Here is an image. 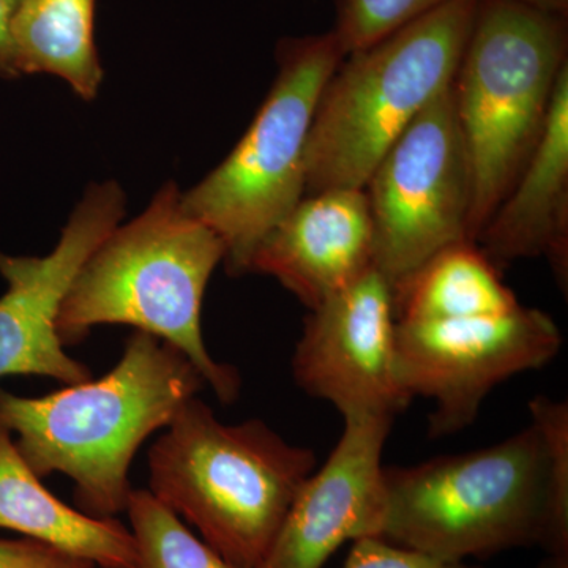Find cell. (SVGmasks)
<instances>
[{"label": "cell", "instance_id": "6da1fadb", "mask_svg": "<svg viewBox=\"0 0 568 568\" xmlns=\"http://www.w3.org/2000/svg\"><path fill=\"white\" fill-rule=\"evenodd\" d=\"M205 386L192 362L148 332L134 331L121 361L100 379L39 398L0 388V424L40 478L73 480L74 507L93 518L125 514L130 467L149 436L171 424Z\"/></svg>", "mask_w": 568, "mask_h": 568}, {"label": "cell", "instance_id": "7a4b0ae2", "mask_svg": "<svg viewBox=\"0 0 568 568\" xmlns=\"http://www.w3.org/2000/svg\"><path fill=\"white\" fill-rule=\"evenodd\" d=\"M181 197L168 182L140 216L97 246L63 298L58 334L71 346L102 324L148 332L181 351L216 398L233 405L241 375L212 357L201 332L205 287L224 260V245L183 211Z\"/></svg>", "mask_w": 568, "mask_h": 568}, {"label": "cell", "instance_id": "3957f363", "mask_svg": "<svg viewBox=\"0 0 568 568\" xmlns=\"http://www.w3.org/2000/svg\"><path fill=\"white\" fill-rule=\"evenodd\" d=\"M149 489L227 562L256 568L316 455L260 418L226 425L197 396L149 448Z\"/></svg>", "mask_w": 568, "mask_h": 568}, {"label": "cell", "instance_id": "277c9868", "mask_svg": "<svg viewBox=\"0 0 568 568\" xmlns=\"http://www.w3.org/2000/svg\"><path fill=\"white\" fill-rule=\"evenodd\" d=\"M478 0H448L364 50L325 84L305 153V196L365 190L377 163L455 80Z\"/></svg>", "mask_w": 568, "mask_h": 568}, {"label": "cell", "instance_id": "5b68a950", "mask_svg": "<svg viewBox=\"0 0 568 568\" xmlns=\"http://www.w3.org/2000/svg\"><path fill=\"white\" fill-rule=\"evenodd\" d=\"M567 50L566 17L518 0H478L454 80L474 244L536 151L568 65Z\"/></svg>", "mask_w": 568, "mask_h": 568}, {"label": "cell", "instance_id": "8992f818", "mask_svg": "<svg viewBox=\"0 0 568 568\" xmlns=\"http://www.w3.org/2000/svg\"><path fill=\"white\" fill-rule=\"evenodd\" d=\"M548 448L536 424L495 446L384 467L379 538L463 562L538 545Z\"/></svg>", "mask_w": 568, "mask_h": 568}, {"label": "cell", "instance_id": "52a82bcc", "mask_svg": "<svg viewBox=\"0 0 568 568\" xmlns=\"http://www.w3.org/2000/svg\"><path fill=\"white\" fill-rule=\"evenodd\" d=\"M334 32L284 39L278 74L244 138L182 193L183 211L219 235L231 275L248 274L261 241L305 196V153L321 93L345 59Z\"/></svg>", "mask_w": 568, "mask_h": 568}, {"label": "cell", "instance_id": "ba28073f", "mask_svg": "<svg viewBox=\"0 0 568 568\" xmlns=\"http://www.w3.org/2000/svg\"><path fill=\"white\" fill-rule=\"evenodd\" d=\"M365 193L373 264L392 290L447 246L470 242V171L454 82L388 149Z\"/></svg>", "mask_w": 568, "mask_h": 568}, {"label": "cell", "instance_id": "9c48e42d", "mask_svg": "<svg viewBox=\"0 0 568 568\" xmlns=\"http://www.w3.org/2000/svg\"><path fill=\"white\" fill-rule=\"evenodd\" d=\"M395 346L403 387L435 403L428 432L443 437L474 424L500 383L551 362L562 335L547 313L519 305L499 316L396 321Z\"/></svg>", "mask_w": 568, "mask_h": 568}, {"label": "cell", "instance_id": "30bf717a", "mask_svg": "<svg viewBox=\"0 0 568 568\" xmlns=\"http://www.w3.org/2000/svg\"><path fill=\"white\" fill-rule=\"evenodd\" d=\"M392 287L376 267L310 310L293 375L345 417L394 418L413 402L398 376Z\"/></svg>", "mask_w": 568, "mask_h": 568}, {"label": "cell", "instance_id": "8fae6325", "mask_svg": "<svg viewBox=\"0 0 568 568\" xmlns=\"http://www.w3.org/2000/svg\"><path fill=\"white\" fill-rule=\"evenodd\" d=\"M123 212L125 194L118 182L93 183L50 254L0 253V274L9 284L0 297V379L41 376L65 386L91 379V368L67 354L55 324L78 272L119 226Z\"/></svg>", "mask_w": 568, "mask_h": 568}, {"label": "cell", "instance_id": "7c38bea8", "mask_svg": "<svg viewBox=\"0 0 568 568\" xmlns=\"http://www.w3.org/2000/svg\"><path fill=\"white\" fill-rule=\"evenodd\" d=\"M392 418L345 417L331 457L298 489L256 568H323L346 541L379 537L384 466Z\"/></svg>", "mask_w": 568, "mask_h": 568}, {"label": "cell", "instance_id": "4fadbf2b", "mask_svg": "<svg viewBox=\"0 0 568 568\" xmlns=\"http://www.w3.org/2000/svg\"><path fill=\"white\" fill-rule=\"evenodd\" d=\"M373 264V224L365 190L302 197L250 261L248 274L274 276L308 310L345 290Z\"/></svg>", "mask_w": 568, "mask_h": 568}, {"label": "cell", "instance_id": "5bb4252c", "mask_svg": "<svg viewBox=\"0 0 568 568\" xmlns=\"http://www.w3.org/2000/svg\"><path fill=\"white\" fill-rule=\"evenodd\" d=\"M476 245L496 267L526 257H547L567 293L568 65L560 73L536 151Z\"/></svg>", "mask_w": 568, "mask_h": 568}, {"label": "cell", "instance_id": "9a60e30c", "mask_svg": "<svg viewBox=\"0 0 568 568\" xmlns=\"http://www.w3.org/2000/svg\"><path fill=\"white\" fill-rule=\"evenodd\" d=\"M0 529L51 545L99 568H133L132 532L118 518H93L67 506L21 457L0 424Z\"/></svg>", "mask_w": 568, "mask_h": 568}, {"label": "cell", "instance_id": "2e32d148", "mask_svg": "<svg viewBox=\"0 0 568 568\" xmlns=\"http://www.w3.org/2000/svg\"><path fill=\"white\" fill-rule=\"evenodd\" d=\"M10 43L18 77L51 74L85 102L95 99L103 81L95 0H18Z\"/></svg>", "mask_w": 568, "mask_h": 568}, {"label": "cell", "instance_id": "e0dca14e", "mask_svg": "<svg viewBox=\"0 0 568 568\" xmlns=\"http://www.w3.org/2000/svg\"><path fill=\"white\" fill-rule=\"evenodd\" d=\"M392 295L395 321L409 323L499 316L519 306L500 282L496 265L473 242H459L435 254L396 284Z\"/></svg>", "mask_w": 568, "mask_h": 568}, {"label": "cell", "instance_id": "ac0fdd59", "mask_svg": "<svg viewBox=\"0 0 568 568\" xmlns=\"http://www.w3.org/2000/svg\"><path fill=\"white\" fill-rule=\"evenodd\" d=\"M125 514L134 541L133 568H237L194 536L151 489L133 488Z\"/></svg>", "mask_w": 568, "mask_h": 568}, {"label": "cell", "instance_id": "d6986e66", "mask_svg": "<svg viewBox=\"0 0 568 568\" xmlns=\"http://www.w3.org/2000/svg\"><path fill=\"white\" fill-rule=\"evenodd\" d=\"M532 424L548 448V484L538 547L547 559L538 568H568V405L536 396L529 403Z\"/></svg>", "mask_w": 568, "mask_h": 568}, {"label": "cell", "instance_id": "ffe728a7", "mask_svg": "<svg viewBox=\"0 0 568 568\" xmlns=\"http://www.w3.org/2000/svg\"><path fill=\"white\" fill-rule=\"evenodd\" d=\"M448 0H338L334 32L345 55L364 50Z\"/></svg>", "mask_w": 568, "mask_h": 568}, {"label": "cell", "instance_id": "44dd1931", "mask_svg": "<svg viewBox=\"0 0 568 568\" xmlns=\"http://www.w3.org/2000/svg\"><path fill=\"white\" fill-rule=\"evenodd\" d=\"M353 544L343 568H480L435 558L379 537L358 538Z\"/></svg>", "mask_w": 568, "mask_h": 568}, {"label": "cell", "instance_id": "7402d4cb", "mask_svg": "<svg viewBox=\"0 0 568 568\" xmlns=\"http://www.w3.org/2000/svg\"><path fill=\"white\" fill-rule=\"evenodd\" d=\"M0 568H99L51 545L32 538H0Z\"/></svg>", "mask_w": 568, "mask_h": 568}, {"label": "cell", "instance_id": "603a6c76", "mask_svg": "<svg viewBox=\"0 0 568 568\" xmlns=\"http://www.w3.org/2000/svg\"><path fill=\"white\" fill-rule=\"evenodd\" d=\"M18 0H0V77L18 78L11 55L10 22Z\"/></svg>", "mask_w": 568, "mask_h": 568}, {"label": "cell", "instance_id": "cb8c5ba5", "mask_svg": "<svg viewBox=\"0 0 568 568\" xmlns=\"http://www.w3.org/2000/svg\"><path fill=\"white\" fill-rule=\"evenodd\" d=\"M518 2L537 10L548 11V13L560 14V17H566L568 10V0H518Z\"/></svg>", "mask_w": 568, "mask_h": 568}]
</instances>
